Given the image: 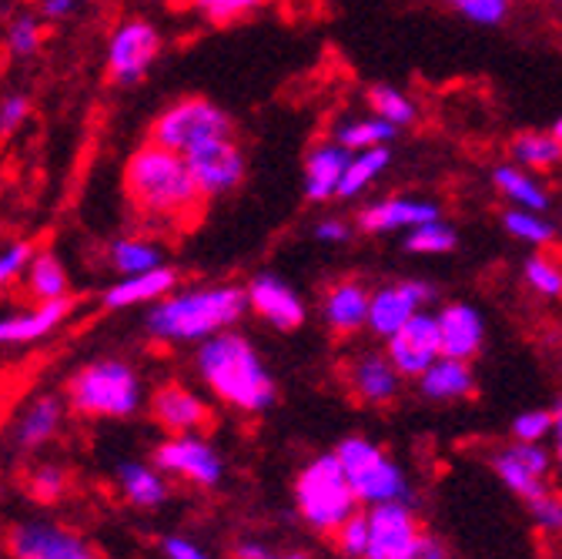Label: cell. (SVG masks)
I'll use <instances>...</instances> for the list:
<instances>
[{
	"instance_id": "obj_22",
	"label": "cell",
	"mask_w": 562,
	"mask_h": 559,
	"mask_svg": "<svg viewBox=\"0 0 562 559\" xmlns=\"http://www.w3.org/2000/svg\"><path fill=\"white\" fill-rule=\"evenodd\" d=\"M369 309H372V289L362 278H338V282L328 286L322 302L325 325L335 335H359L362 328H369Z\"/></svg>"
},
{
	"instance_id": "obj_4",
	"label": "cell",
	"mask_w": 562,
	"mask_h": 559,
	"mask_svg": "<svg viewBox=\"0 0 562 559\" xmlns=\"http://www.w3.org/2000/svg\"><path fill=\"white\" fill-rule=\"evenodd\" d=\"M67 402L81 415L127 418L145 402V382L124 359H98L67 382Z\"/></svg>"
},
{
	"instance_id": "obj_8",
	"label": "cell",
	"mask_w": 562,
	"mask_h": 559,
	"mask_svg": "<svg viewBox=\"0 0 562 559\" xmlns=\"http://www.w3.org/2000/svg\"><path fill=\"white\" fill-rule=\"evenodd\" d=\"M161 31L148 18H124L108 37L104 71L114 85H137L161 57Z\"/></svg>"
},
{
	"instance_id": "obj_57",
	"label": "cell",
	"mask_w": 562,
	"mask_h": 559,
	"mask_svg": "<svg viewBox=\"0 0 562 559\" xmlns=\"http://www.w3.org/2000/svg\"><path fill=\"white\" fill-rule=\"evenodd\" d=\"M0 4H4V0H0Z\"/></svg>"
},
{
	"instance_id": "obj_42",
	"label": "cell",
	"mask_w": 562,
	"mask_h": 559,
	"mask_svg": "<svg viewBox=\"0 0 562 559\" xmlns=\"http://www.w3.org/2000/svg\"><path fill=\"white\" fill-rule=\"evenodd\" d=\"M552 426H555V412L529 409V412H519L513 418V439L516 443H542L552 436Z\"/></svg>"
},
{
	"instance_id": "obj_45",
	"label": "cell",
	"mask_w": 562,
	"mask_h": 559,
	"mask_svg": "<svg viewBox=\"0 0 562 559\" xmlns=\"http://www.w3.org/2000/svg\"><path fill=\"white\" fill-rule=\"evenodd\" d=\"M526 506H529L532 523H536L542 533H562V500H559V496L542 493V496L529 500Z\"/></svg>"
},
{
	"instance_id": "obj_30",
	"label": "cell",
	"mask_w": 562,
	"mask_h": 559,
	"mask_svg": "<svg viewBox=\"0 0 562 559\" xmlns=\"http://www.w3.org/2000/svg\"><path fill=\"white\" fill-rule=\"evenodd\" d=\"M117 489H121L124 503H131L137 510H155L168 500V482L161 479L158 469H151L145 462L117 466Z\"/></svg>"
},
{
	"instance_id": "obj_6",
	"label": "cell",
	"mask_w": 562,
	"mask_h": 559,
	"mask_svg": "<svg viewBox=\"0 0 562 559\" xmlns=\"http://www.w3.org/2000/svg\"><path fill=\"white\" fill-rule=\"evenodd\" d=\"M232 134H235V121L222 104H215L211 98H201V94H188V98L171 101L151 121L148 142H155L168 152L188 155L207 142H215V137H232Z\"/></svg>"
},
{
	"instance_id": "obj_9",
	"label": "cell",
	"mask_w": 562,
	"mask_h": 559,
	"mask_svg": "<svg viewBox=\"0 0 562 559\" xmlns=\"http://www.w3.org/2000/svg\"><path fill=\"white\" fill-rule=\"evenodd\" d=\"M184 161H188V168H191V175H194V181L207 201L232 194L235 188H241V181L248 175L245 152L238 148L235 137H215V142L188 152Z\"/></svg>"
},
{
	"instance_id": "obj_47",
	"label": "cell",
	"mask_w": 562,
	"mask_h": 559,
	"mask_svg": "<svg viewBox=\"0 0 562 559\" xmlns=\"http://www.w3.org/2000/svg\"><path fill=\"white\" fill-rule=\"evenodd\" d=\"M315 242L322 245H348L351 235H356V222H345V219H335V215H325L315 228H312Z\"/></svg>"
},
{
	"instance_id": "obj_12",
	"label": "cell",
	"mask_w": 562,
	"mask_h": 559,
	"mask_svg": "<svg viewBox=\"0 0 562 559\" xmlns=\"http://www.w3.org/2000/svg\"><path fill=\"white\" fill-rule=\"evenodd\" d=\"M432 299H436V289L429 282H422V278H395V282L372 289L369 332L379 338L395 335L418 312H429Z\"/></svg>"
},
{
	"instance_id": "obj_11",
	"label": "cell",
	"mask_w": 562,
	"mask_h": 559,
	"mask_svg": "<svg viewBox=\"0 0 562 559\" xmlns=\"http://www.w3.org/2000/svg\"><path fill=\"white\" fill-rule=\"evenodd\" d=\"M432 219H442V204L436 198H415V194H385L366 201L356 212V232L362 235H395L412 232Z\"/></svg>"
},
{
	"instance_id": "obj_31",
	"label": "cell",
	"mask_w": 562,
	"mask_h": 559,
	"mask_svg": "<svg viewBox=\"0 0 562 559\" xmlns=\"http://www.w3.org/2000/svg\"><path fill=\"white\" fill-rule=\"evenodd\" d=\"M108 265L117 275H140L165 265V245L151 235H121L108 245Z\"/></svg>"
},
{
	"instance_id": "obj_25",
	"label": "cell",
	"mask_w": 562,
	"mask_h": 559,
	"mask_svg": "<svg viewBox=\"0 0 562 559\" xmlns=\"http://www.w3.org/2000/svg\"><path fill=\"white\" fill-rule=\"evenodd\" d=\"M488 181L509 208H526V212H542V215L549 212L552 194L536 171H526L513 161H503L488 171Z\"/></svg>"
},
{
	"instance_id": "obj_5",
	"label": "cell",
	"mask_w": 562,
	"mask_h": 559,
	"mask_svg": "<svg viewBox=\"0 0 562 559\" xmlns=\"http://www.w3.org/2000/svg\"><path fill=\"white\" fill-rule=\"evenodd\" d=\"M295 506L315 533H335L348 516L359 513V500L335 452L315 456L308 466H302L295 479Z\"/></svg>"
},
{
	"instance_id": "obj_43",
	"label": "cell",
	"mask_w": 562,
	"mask_h": 559,
	"mask_svg": "<svg viewBox=\"0 0 562 559\" xmlns=\"http://www.w3.org/2000/svg\"><path fill=\"white\" fill-rule=\"evenodd\" d=\"M31 258H34V245L31 242H8V245H0V292H4L8 286H14L18 278H24Z\"/></svg>"
},
{
	"instance_id": "obj_38",
	"label": "cell",
	"mask_w": 562,
	"mask_h": 559,
	"mask_svg": "<svg viewBox=\"0 0 562 559\" xmlns=\"http://www.w3.org/2000/svg\"><path fill=\"white\" fill-rule=\"evenodd\" d=\"M442 4L475 27H503L516 11V0H442Z\"/></svg>"
},
{
	"instance_id": "obj_35",
	"label": "cell",
	"mask_w": 562,
	"mask_h": 559,
	"mask_svg": "<svg viewBox=\"0 0 562 559\" xmlns=\"http://www.w3.org/2000/svg\"><path fill=\"white\" fill-rule=\"evenodd\" d=\"M503 228L516 238V242H522V245H529V248H549L552 242H555V225L549 222V215H542V212H526V208H506V215H503Z\"/></svg>"
},
{
	"instance_id": "obj_48",
	"label": "cell",
	"mask_w": 562,
	"mask_h": 559,
	"mask_svg": "<svg viewBox=\"0 0 562 559\" xmlns=\"http://www.w3.org/2000/svg\"><path fill=\"white\" fill-rule=\"evenodd\" d=\"M81 0H37V14L44 24H64L78 14Z\"/></svg>"
},
{
	"instance_id": "obj_23",
	"label": "cell",
	"mask_w": 562,
	"mask_h": 559,
	"mask_svg": "<svg viewBox=\"0 0 562 559\" xmlns=\"http://www.w3.org/2000/svg\"><path fill=\"white\" fill-rule=\"evenodd\" d=\"M70 309H75V299L34 302V305H27V309L0 312V348H8V345H24V342H37V338L50 335L57 325L67 322Z\"/></svg>"
},
{
	"instance_id": "obj_37",
	"label": "cell",
	"mask_w": 562,
	"mask_h": 559,
	"mask_svg": "<svg viewBox=\"0 0 562 559\" xmlns=\"http://www.w3.org/2000/svg\"><path fill=\"white\" fill-rule=\"evenodd\" d=\"M522 278H526V289L539 299L559 302L562 299V261L552 255H529L522 261Z\"/></svg>"
},
{
	"instance_id": "obj_3",
	"label": "cell",
	"mask_w": 562,
	"mask_h": 559,
	"mask_svg": "<svg viewBox=\"0 0 562 559\" xmlns=\"http://www.w3.org/2000/svg\"><path fill=\"white\" fill-rule=\"evenodd\" d=\"M245 312L248 299L241 286H191L148 305L145 332L165 345H201L228 332Z\"/></svg>"
},
{
	"instance_id": "obj_28",
	"label": "cell",
	"mask_w": 562,
	"mask_h": 559,
	"mask_svg": "<svg viewBox=\"0 0 562 559\" xmlns=\"http://www.w3.org/2000/svg\"><path fill=\"white\" fill-rule=\"evenodd\" d=\"M24 286H27V295L34 302H57V299H70V278H67V268L60 261L57 251L50 248H41L34 251L27 271H24Z\"/></svg>"
},
{
	"instance_id": "obj_33",
	"label": "cell",
	"mask_w": 562,
	"mask_h": 559,
	"mask_svg": "<svg viewBox=\"0 0 562 559\" xmlns=\"http://www.w3.org/2000/svg\"><path fill=\"white\" fill-rule=\"evenodd\" d=\"M392 165V148H369V152H356L348 161V171L341 178V188H338V201H351L366 194Z\"/></svg>"
},
{
	"instance_id": "obj_41",
	"label": "cell",
	"mask_w": 562,
	"mask_h": 559,
	"mask_svg": "<svg viewBox=\"0 0 562 559\" xmlns=\"http://www.w3.org/2000/svg\"><path fill=\"white\" fill-rule=\"evenodd\" d=\"M331 536H335V546H338L341 556H348V559H362V556H366V546H369V513L348 516Z\"/></svg>"
},
{
	"instance_id": "obj_13",
	"label": "cell",
	"mask_w": 562,
	"mask_h": 559,
	"mask_svg": "<svg viewBox=\"0 0 562 559\" xmlns=\"http://www.w3.org/2000/svg\"><path fill=\"white\" fill-rule=\"evenodd\" d=\"M422 536L426 533L408 503L369 506V546L362 559H415Z\"/></svg>"
},
{
	"instance_id": "obj_7",
	"label": "cell",
	"mask_w": 562,
	"mask_h": 559,
	"mask_svg": "<svg viewBox=\"0 0 562 559\" xmlns=\"http://www.w3.org/2000/svg\"><path fill=\"white\" fill-rule=\"evenodd\" d=\"M351 493L359 506H382V503H408V479L402 466L389 459L382 446L366 436H348L335 449Z\"/></svg>"
},
{
	"instance_id": "obj_2",
	"label": "cell",
	"mask_w": 562,
	"mask_h": 559,
	"mask_svg": "<svg viewBox=\"0 0 562 559\" xmlns=\"http://www.w3.org/2000/svg\"><path fill=\"white\" fill-rule=\"evenodd\" d=\"M194 369L211 395H218L238 412L255 415L274 405V376L258 356L255 342L235 328L201 342L194 353Z\"/></svg>"
},
{
	"instance_id": "obj_26",
	"label": "cell",
	"mask_w": 562,
	"mask_h": 559,
	"mask_svg": "<svg viewBox=\"0 0 562 559\" xmlns=\"http://www.w3.org/2000/svg\"><path fill=\"white\" fill-rule=\"evenodd\" d=\"M418 395L429 402H462L475 392V372L469 362L452 359V356H439L426 372L415 379Z\"/></svg>"
},
{
	"instance_id": "obj_19",
	"label": "cell",
	"mask_w": 562,
	"mask_h": 559,
	"mask_svg": "<svg viewBox=\"0 0 562 559\" xmlns=\"http://www.w3.org/2000/svg\"><path fill=\"white\" fill-rule=\"evenodd\" d=\"M151 415L171 436H188L211 426V405L181 382H165L151 395Z\"/></svg>"
},
{
	"instance_id": "obj_44",
	"label": "cell",
	"mask_w": 562,
	"mask_h": 559,
	"mask_svg": "<svg viewBox=\"0 0 562 559\" xmlns=\"http://www.w3.org/2000/svg\"><path fill=\"white\" fill-rule=\"evenodd\" d=\"M31 118V98L24 91H11L0 98V137L18 134Z\"/></svg>"
},
{
	"instance_id": "obj_10",
	"label": "cell",
	"mask_w": 562,
	"mask_h": 559,
	"mask_svg": "<svg viewBox=\"0 0 562 559\" xmlns=\"http://www.w3.org/2000/svg\"><path fill=\"white\" fill-rule=\"evenodd\" d=\"M155 462L161 472L184 479L191 485L201 489H215L225 479V462L218 456V449L204 443L198 433L188 436H168L158 449H155Z\"/></svg>"
},
{
	"instance_id": "obj_50",
	"label": "cell",
	"mask_w": 562,
	"mask_h": 559,
	"mask_svg": "<svg viewBox=\"0 0 562 559\" xmlns=\"http://www.w3.org/2000/svg\"><path fill=\"white\" fill-rule=\"evenodd\" d=\"M415 559H449V556H446V546L436 536L426 533L418 543V549H415Z\"/></svg>"
},
{
	"instance_id": "obj_16",
	"label": "cell",
	"mask_w": 562,
	"mask_h": 559,
	"mask_svg": "<svg viewBox=\"0 0 562 559\" xmlns=\"http://www.w3.org/2000/svg\"><path fill=\"white\" fill-rule=\"evenodd\" d=\"M248 312H255L261 322H268L278 332H295L305 325V299L274 271H261L245 286Z\"/></svg>"
},
{
	"instance_id": "obj_29",
	"label": "cell",
	"mask_w": 562,
	"mask_h": 559,
	"mask_svg": "<svg viewBox=\"0 0 562 559\" xmlns=\"http://www.w3.org/2000/svg\"><path fill=\"white\" fill-rule=\"evenodd\" d=\"M509 161L526 171H555L562 165V142L552 131H519L509 142Z\"/></svg>"
},
{
	"instance_id": "obj_56",
	"label": "cell",
	"mask_w": 562,
	"mask_h": 559,
	"mask_svg": "<svg viewBox=\"0 0 562 559\" xmlns=\"http://www.w3.org/2000/svg\"><path fill=\"white\" fill-rule=\"evenodd\" d=\"M549 4H552L555 11H562V0H549Z\"/></svg>"
},
{
	"instance_id": "obj_1",
	"label": "cell",
	"mask_w": 562,
	"mask_h": 559,
	"mask_svg": "<svg viewBox=\"0 0 562 559\" xmlns=\"http://www.w3.org/2000/svg\"><path fill=\"white\" fill-rule=\"evenodd\" d=\"M121 181L134 212L168 228L194 225L207 204L184 155L168 152L155 142H145L131 152Z\"/></svg>"
},
{
	"instance_id": "obj_46",
	"label": "cell",
	"mask_w": 562,
	"mask_h": 559,
	"mask_svg": "<svg viewBox=\"0 0 562 559\" xmlns=\"http://www.w3.org/2000/svg\"><path fill=\"white\" fill-rule=\"evenodd\" d=\"M64 485H67V476L60 466H41L31 476V493L41 500H57L64 493Z\"/></svg>"
},
{
	"instance_id": "obj_34",
	"label": "cell",
	"mask_w": 562,
	"mask_h": 559,
	"mask_svg": "<svg viewBox=\"0 0 562 559\" xmlns=\"http://www.w3.org/2000/svg\"><path fill=\"white\" fill-rule=\"evenodd\" d=\"M366 101H369V108H372L375 118L389 121V124L398 127V131H402V127H412V124L418 121V104H415V98L405 94V91L395 88V85H372L369 94H366Z\"/></svg>"
},
{
	"instance_id": "obj_49",
	"label": "cell",
	"mask_w": 562,
	"mask_h": 559,
	"mask_svg": "<svg viewBox=\"0 0 562 559\" xmlns=\"http://www.w3.org/2000/svg\"><path fill=\"white\" fill-rule=\"evenodd\" d=\"M165 556L168 559H211L198 543H191L184 536H168L165 539Z\"/></svg>"
},
{
	"instance_id": "obj_36",
	"label": "cell",
	"mask_w": 562,
	"mask_h": 559,
	"mask_svg": "<svg viewBox=\"0 0 562 559\" xmlns=\"http://www.w3.org/2000/svg\"><path fill=\"white\" fill-rule=\"evenodd\" d=\"M456 248H459V232L446 219H432L426 225L405 232V251L408 255L432 258V255H449Z\"/></svg>"
},
{
	"instance_id": "obj_51",
	"label": "cell",
	"mask_w": 562,
	"mask_h": 559,
	"mask_svg": "<svg viewBox=\"0 0 562 559\" xmlns=\"http://www.w3.org/2000/svg\"><path fill=\"white\" fill-rule=\"evenodd\" d=\"M552 412H555V426H552V459H555V466H559V472H562V405L552 409Z\"/></svg>"
},
{
	"instance_id": "obj_55",
	"label": "cell",
	"mask_w": 562,
	"mask_h": 559,
	"mask_svg": "<svg viewBox=\"0 0 562 559\" xmlns=\"http://www.w3.org/2000/svg\"><path fill=\"white\" fill-rule=\"evenodd\" d=\"M549 131H552V134L559 137V142H562V114H559V118L552 121V127H549Z\"/></svg>"
},
{
	"instance_id": "obj_53",
	"label": "cell",
	"mask_w": 562,
	"mask_h": 559,
	"mask_svg": "<svg viewBox=\"0 0 562 559\" xmlns=\"http://www.w3.org/2000/svg\"><path fill=\"white\" fill-rule=\"evenodd\" d=\"M261 559H305L302 552H265Z\"/></svg>"
},
{
	"instance_id": "obj_15",
	"label": "cell",
	"mask_w": 562,
	"mask_h": 559,
	"mask_svg": "<svg viewBox=\"0 0 562 559\" xmlns=\"http://www.w3.org/2000/svg\"><path fill=\"white\" fill-rule=\"evenodd\" d=\"M385 356L398 369L402 379H418L439 356H442V342H439V325L436 312H418L412 322H405L395 335L385 338Z\"/></svg>"
},
{
	"instance_id": "obj_32",
	"label": "cell",
	"mask_w": 562,
	"mask_h": 559,
	"mask_svg": "<svg viewBox=\"0 0 562 559\" xmlns=\"http://www.w3.org/2000/svg\"><path fill=\"white\" fill-rule=\"evenodd\" d=\"M331 137H335L341 148H348V152H369V148H389L395 137H398V127H392L389 121H382L375 114L341 118L331 127Z\"/></svg>"
},
{
	"instance_id": "obj_52",
	"label": "cell",
	"mask_w": 562,
	"mask_h": 559,
	"mask_svg": "<svg viewBox=\"0 0 562 559\" xmlns=\"http://www.w3.org/2000/svg\"><path fill=\"white\" fill-rule=\"evenodd\" d=\"M265 552H268V549H265L261 543H255V539H245V543L235 546V556H238V559H261Z\"/></svg>"
},
{
	"instance_id": "obj_27",
	"label": "cell",
	"mask_w": 562,
	"mask_h": 559,
	"mask_svg": "<svg viewBox=\"0 0 562 559\" xmlns=\"http://www.w3.org/2000/svg\"><path fill=\"white\" fill-rule=\"evenodd\" d=\"M60 423H64V402L57 395H37L18 415L14 436H18V443L24 449H37V446L50 443L60 433Z\"/></svg>"
},
{
	"instance_id": "obj_18",
	"label": "cell",
	"mask_w": 562,
	"mask_h": 559,
	"mask_svg": "<svg viewBox=\"0 0 562 559\" xmlns=\"http://www.w3.org/2000/svg\"><path fill=\"white\" fill-rule=\"evenodd\" d=\"M14 559H104L81 536L54 523H21L11 533Z\"/></svg>"
},
{
	"instance_id": "obj_24",
	"label": "cell",
	"mask_w": 562,
	"mask_h": 559,
	"mask_svg": "<svg viewBox=\"0 0 562 559\" xmlns=\"http://www.w3.org/2000/svg\"><path fill=\"white\" fill-rule=\"evenodd\" d=\"M175 289H178V271L165 261L151 271L121 275L117 282L104 292V309L121 312V309H134V305H155L165 295H171Z\"/></svg>"
},
{
	"instance_id": "obj_20",
	"label": "cell",
	"mask_w": 562,
	"mask_h": 559,
	"mask_svg": "<svg viewBox=\"0 0 562 559\" xmlns=\"http://www.w3.org/2000/svg\"><path fill=\"white\" fill-rule=\"evenodd\" d=\"M442 356L472 362L485 345V315L469 302H449L436 312Z\"/></svg>"
},
{
	"instance_id": "obj_21",
	"label": "cell",
	"mask_w": 562,
	"mask_h": 559,
	"mask_svg": "<svg viewBox=\"0 0 562 559\" xmlns=\"http://www.w3.org/2000/svg\"><path fill=\"white\" fill-rule=\"evenodd\" d=\"M351 155H356V152L341 148L331 134L308 148L305 168H302V181H305V198L312 204H325V201L338 198V188H341V178L348 171Z\"/></svg>"
},
{
	"instance_id": "obj_54",
	"label": "cell",
	"mask_w": 562,
	"mask_h": 559,
	"mask_svg": "<svg viewBox=\"0 0 562 559\" xmlns=\"http://www.w3.org/2000/svg\"><path fill=\"white\" fill-rule=\"evenodd\" d=\"M168 4H171V8H191V11H194V8H198V0H168Z\"/></svg>"
},
{
	"instance_id": "obj_39",
	"label": "cell",
	"mask_w": 562,
	"mask_h": 559,
	"mask_svg": "<svg viewBox=\"0 0 562 559\" xmlns=\"http://www.w3.org/2000/svg\"><path fill=\"white\" fill-rule=\"evenodd\" d=\"M4 44L14 57H34L44 47V21L37 11H18L4 27Z\"/></svg>"
},
{
	"instance_id": "obj_40",
	"label": "cell",
	"mask_w": 562,
	"mask_h": 559,
	"mask_svg": "<svg viewBox=\"0 0 562 559\" xmlns=\"http://www.w3.org/2000/svg\"><path fill=\"white\" fill-rule=\"evenodd\" d=\"M271 0H198V14L207 21V24H235L241 18H251L255 11H261Z\"/></svg>"
},
{
	"instance_id": "obj_14",
	"label": "cell",
	"mask_w": 562,
	"mask_h": 559,
	"mask_svg": "<svg viewBox=\"0 0 562 559\" xmlns=\"http://www.w3.org/2000/svg\"><path fill=\"white\" fill-rule=\"evenodd\" d=\"M492 469H496L499 482L516 493L519 500H536L549 493V469L552 452L542 449V443H513L506 449H496L492 456Z\"/></svg>"
},
{
	"instance_id": "obj_17",
	"label": "cell",
	"mask_w": 562,
	"mask_h": 559,
	"mask_svg": "<svg viewBox=\"0 0 562 559\" xmlns=\"http://www.w3.org/2000/svg\"><path fill=\"white\" fill-rule=\"evenodd\" d=\"M402 376L392 366V359L385 356V348H366V353H356L345 366V385L356 395L362 405H389L398 399L402 392Z\"/></svg>"
}]
</instances>
